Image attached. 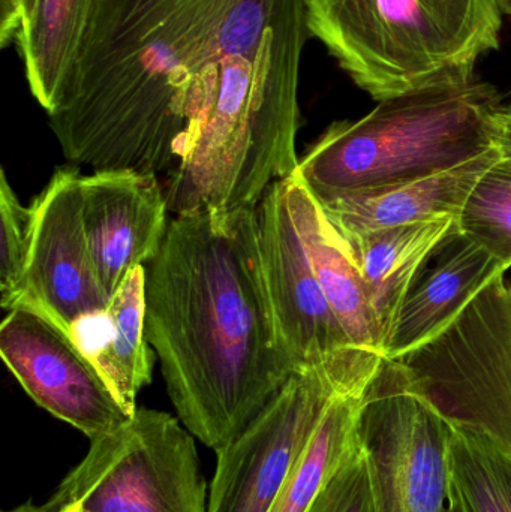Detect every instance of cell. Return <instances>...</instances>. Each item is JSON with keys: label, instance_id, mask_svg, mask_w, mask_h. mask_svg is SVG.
<instances>
[{"label": "cell", "instance_id": "cell-1", "mask_svg": "<svg viewBox=\"0 0 511 512\" xmlns=\"http://www.w3.org/2000/svg\"><path fill=\"white\" fill-rule=\"evenodd\" d=\"M306 0H99L59 107L72 167L258 188L296 170Z\"/></svg>", "mask_w": 511, "mask_h": 512}, {"label": "cell", "instance_id": "cell-2", "mask_svg": "<svg viewBox=\"0 0 511 512\" xmlns=\"http://www.w3.org/2000/svg\"><path fill=\"white\" fill-rule=\"evenodd\" d=\"M171 219L146 265V336L183 426L212 450L296 372L261 264L257 212Z\"/></svg>", "mask_w": 511, "mask_h": 512}, {"label": "cell", "instance_id": "cell-3", "mask_svg": "<svg viewBox=\"0 0 511 512\" xmlns=\"http://www.w3.org/2000/svg\"><path fill=\"white\" fill-rule=\"evenodd\" d=\"M501 105L497 87L479 78L384 99L360 119L332 123L294 176L324 201L444 173L494 147Z\"/></svg>", "mask_w": 511, "mask_h": 512}, {"label": "cell", "instance_id": "cell-4", "mask_svg": "<svg viewBox=\"0 0 511 512\" xmlns=\"http://www.w3.org/2000/svg\"><path fill=\"white\" fill-rule=\"evenodd\" d=\"M309 32L375 101L467 84L501 45L498 0H306Z\"/></svg>", "mask_w": 511, "mask_h": 512}, {"label": "cell", "instance_id": "cell-5", "mask_svg": "<svg viewBox=\"0 0 511 512\" xmlns=\"http://www.w3.org/2000/svg\"><path fill=\"white\" fill-rule=\"evenodd\" d=\"M195 436L179 418L138 408L90 441L84 459L42 507L59 512H207Z\"/></svg>", "mask_w": 511, "mask_h": 512}, {"label": "cell", "instance_id": "cell-6", "mask_svg": "<svg viewBox=\"0 0 511 512\" xmlns=\"http://www.w3.org/2000/svg\"><path fill=\"white\" fill-rule=\"evenodd\" d=\"M398 361L450 426L511 456V283L504 276L443 333Z\"/></svg>", "mask_w": 511, "mask_h": 512}, {"label": "cell", "instance_id": "cell-7", "mask_svg": "<svg viewBox=\"0 0 511 512\" xmlns=\"http://www.w3.org/2000/svg\"><path fill=\"white\" fill-rule=\"evenodd\" d=\"M255 212L270 301L296 372L327 370L347 396H363L386 360L359 351L339 324L294 222L285 179L267 189Z\"/></svg>", "mask_w": 511, "mask_h": 512}, {"label": "cell", "instance_id": "cell-8", "mask_svg": "<svg viewBox=\"0 0 511 512\" xmlns=\"http://www.w3.org/2000/svg\"><path fill=\"white\" fill-rule=\"evenodd\" d=\"M359 433L371 468L372 512H452L450 424L401 361H384L363 394Z\"/></svg>", "mask_w": 511, "mask_h": 512}, {"label": "cell", "instance_id": "cell-9", "mask_svg": "<svg viewBox=\"0 0 511 512\" xmlns=\"http://www.w3.org/2000/svg\"><path fill=\"white\" fill-rule=\"evenodd\" d=\"M336 396L347 394L327 370L294 372L255 420L216 451L207 512H270Z\"/></svg>", "mask_w": 511, "mask_h": 512}, {"label": "cell", "instance_id": "cell-10", "mask_svg": "<svg viewBox=\"0 0 511 512\" xmlns=\"http://www.w3.org/2000/svg\"><path fill=\"white\" fill-rule=\"evenodd\" d=\"M81 182L78 167L59 168L30 204L26 270L6 309L38 313L75 342L78 327L99 319L108 303L87 245Z\"/></svg>", "mask_w": 511, "mask_h": 512}, {"label": "cell", "instance_id": "cell-11", "mask_svg": "<svg viewBox=\"0 0 511 512\" xmlns=\"http://www.w3.org/2000/svg\"><path fill=\"white\" fill-rule=\"evenodd\" d=\"M0 355L36 405L89 441L131 417L80 343L38 313L9 310L0 325Z\"/></svg>", "mask_w": 511, "mask_h": 512}, {"label": "cell", "instance_id": "cell-12", "mask_svg": "<svg viewBox=\"0 0 511 512\" xmlns=\"http://www.w3.org/2000/svg\"><path fill=\"white\" fill-rule=\"evenodd\" d=\"M83 221L87 245L105 297L129 271L149 265L167 236L168 200L156 174L93 171L83 176Z\"/></svg>", "mask_w": 511, "mask_h": 512}, {"label": "cell", "instance_id": "cell-13", "mask_svg": "<svg viewBox=\"0 0 511 512\" xmlns=\"http://www.w3.org/2000/svg\"><path fill=\"white\" fill-rule=\"evenodd\" d=\"M504 273L494 256L456 227L414 280L384 343V357L401 360L431 342Z\"/></svg>", "mask_w": 511, "mask_h": 512}, {"label": "cell", "instance_id": "cell-14", "mask_svg": "<svg viewBox=\"0 0 511 512\" xmlns=\"http://www.w3.org/2000/svg\"><path fill=\"white\" fill-rule=\"evenodd\" d=\"M500 150L488 152L459 167L383 191L318 201L342 236L374 233L432 219L458 218L483 174L500 161Z\"/></svg>", "mask_w": 511, "mask_h": 512}, {"label": "cell", "instance_id": "cell-15", "mask_svg": "<svg viewBox=\"0 0 511 512\" xmlns=\"http://www.w3.org/2000/svg\"><path fill=\"white\" fill-rule=\"evenodd\" d=\"M285 182L297 230L339 324L359 351L387 360L383 336L347 240L333 227L317 198L299 177H287Z\"/></svg>", "mask_w": 511, "mask_h": 512}, {"label": "cell", "instance_id": "cell-16", "mask_svg": "<svg viewBox=\"0 0 511 512\" xmlns=\"http://www.w3.org/2000/svg\"><path fill=\"white\" fill-rule=\"evenodd\" d=\"M456 227L458 218L446 216L374 233L341 234L362 273L383 336V351L414 280Z\"/></svg>", "mask_w": 511, "mask_h": 512}, {"label": "cell", "instance_id": "cell-17", "mask_svg": "<svg viewBox=\"0 0 511 512\" xmlns=\"http://www.w3.org/2000/svg\"><path fill=\"white\" fill-rule=\"evenodd\" d=\"M98 3L38 0L32 17L15 36L30 92L47 114L65 95Z\"/></svg>", "mask_w": 511, "mask_h": 512}, {"label": "cell", "instance_id": "cell-18", "mask_svg": "<svg viewBox=\"0 0 511 512\" xmlns=\"http://www.w3.org/2000/svg\"><path fill=\"white\" fill-rule=\"evenodd\" d=\"M146 279L144 265L129 271L99 316L101 342L89 354L129 415L137 411L138 394L152 381L155 361L146 336Z\"/></svg>", "mask_w": 511, "mask_h": 512}, {"label": "cell", "instance_id": "cell-19", "mask_svg": "<svg viewBox=\"0 0 511 512\" xmlns=\"http://www.w3.org/2000/svg\"><path fill=\"white\" fill-rule=\"evenodd\" d=\"M363 396H336L270 512H309L359 444Z\"/></svg>", "mask_w": 511, "mask_h": 512}, {"label": "cell", "instance_id": "cell-20", "mask_svg": "<svg viewBox=\"0 0 511 512\" xmlns=\"http://www.w3.org/2000/svg\"><path fill=\"white\" fill-rule=\"evenodd\" d=\"M452 512H511V456L489 439L450 426L447 441Z\"/></svg>", "mask_w": 511, "mask_h": 512}, {"label": "cell", "instance_id": "cell-21", "mask_svg": "<svg viewBox=\"0 0 511 512\" xmlns=\"http://www.w3.org/2000/svg\"><path fill=\"white\" fill-rule=\"evenodd\" d=\"M458 228L504 270L511 267V161L501 158L477 183L458 219Z\"/></svg>", "mask_w": 511, "mask_h": 512}, {"label": "cell", "instance_id": "cell-22", "mask_svg": "<svg viewBox=\"0 0 511 512\" xmlns=\"http://www.w3.org/2000/svg\"><path fill=\"white\" fill-rule=\"evenodd\" d=\"M32 206L24 207L0 171V304L8 309L26 270L32 237Z\"/></svg>", "mask_w": 511, "mask_h": 512}, {"label": "cell", "instance_id": "cell-23", "mask_svg": "<svg viewBox=\"0 0 511 512\" xmlns=\"http://www.w3.org/2000/svg\"><path fill=\"white\" fill-rule=\"evenodd\" d=\"M309 512H372L371 468L360 439Z\"/></svg>", "mask_w": 511, "mask_h": 512}, {"label": "cell", "instance_id": "cell-24", "mask_svg": "<svg viewBox=\"0 0 511 512\" xmlns=\"http://www.w3.org/2000/svg\"><path fill=\"white\" fill-rule=\"evenodd\" d=\"M38 0H0V45L14 44L21 27L30 20Z\"/></svg>", "mask_w": 511, "mask_h": 512}, {"label": "cell", "instance_id": "cell-25", "mask_svg": "<svg viewBox=\"0 0 511 512\" xmlns=\"http://www.w3.org/2000/svg\"><path fill=\"white\" fill-rule=\"evenodd\" d=\"M492 143L500 150L501 158L511 161V104L501 105L491 120Z\"/></svg>", "mask_w": 511, "mask_h": 512}, {"label": "cell", "instance_id": "cell-26", "mask_svg": "<svg viewBox=\"0 0 511 512\" xmlns=\"http://www.w3.org/2000/svg\"><path fill=\"white\" fill-rule=\"evenodd\" d=\"M3 512H48L44 510V507H35V505L26 502V504L20 505V507L14 508V510L3 511Z\"/></svg>", "mask_w": 511, "mask_h": 512}, {"label": "cell", "instance_id": "cell-27", "mask_svg": "<svg viewBox=\"0 0 511 512\" xmlns=\"http://www.w3.org/2000/svg\"><path fill=\"white\" fill-rule=\"evenodd\" d=\"M498 2H500L504 15H510L511 17V0H498Z\"/></svg>", "mask_w": 511, "mask_h": 512}, {"label": "cell", "instance_id": "cell-28", "mask_svg": "<svg viewBox=\"0 0 511 512\" xmlns=\"http://www.w3.org/2000/svg\"><path fill=\"white\" fill-rule=\"evenodd\" d=\"M59 512H90V511H86V510H84V508H81V507H69V508H65V510H62Z\"/></svg>", "mask_w": 511, "mask_h": 512}]
</instances>
